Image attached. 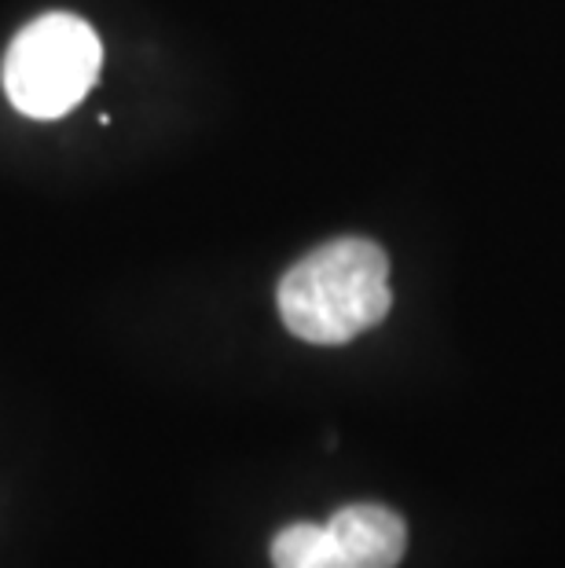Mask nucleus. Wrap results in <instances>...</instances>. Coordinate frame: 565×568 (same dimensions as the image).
Wrapping results in <instances>:
<instances>
[{
	"label": "nucleus",
	"mask_w": 565,
	"mask_h": 568,
	"mask_svg": "<svg viewBox=\"0 0 565 568\" xmlns=\"http://www.w3.org/2000/svg\"><path fill=\"white\" fill-rule=\"evenodd\" d=\"M100 63L103 48L89 22L52 11L16 33L4 55V92L19 114L52 122L85 100Z\"/></svg>",
	"instance_id": "nucleus-2"
},
{
	"label": "nucleus",
	"mask_w": 565,
	"mask_h": 568,
	"mask_svg": "<svg viewBox=\"0 0 565 568\" xmlns=\"http://www.w3.org/2000/svg\"><path fill=\"white\" fill-rule=\"evenodd\" d=\"M275 305L286 331L309 345L353 342L393 305L386 250L356 235L323 243L283 275Z\"/></svg>",
	"instance_id": "nucleus-1"
},
{
	"label": "nucleus",
	"mask_w": 565,
	"mask_h": 568,
	"mask_svg": "<svg viewBox=\"0 0 565 568\" xmlns=\"http://www.w3.org/2000/svg\"><path fill=\"white\" fill-rule=\"evenodd\" d=\"M407 547L401 514L379 503L342 506L327 525H286L272 539L275 568H396Z\"/></svg>",
	"instance_id": "nucleus-3"
}]
</instances>
